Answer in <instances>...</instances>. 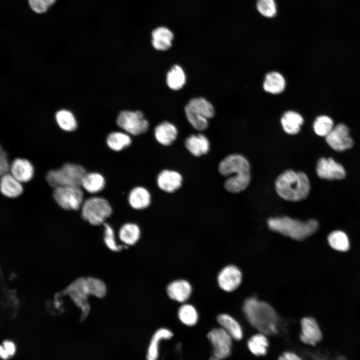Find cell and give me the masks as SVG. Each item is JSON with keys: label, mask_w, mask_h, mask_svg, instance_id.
<instances>
[{"label": "cell", "mask_w": 360, "mask_h": 360, "mask_svg": "<svg viewBox=\"0 0 360 360\" xmlns=\"http://www.w3.org/2000/svg\"><path fill=\"white\" fill-rule=\"evenodd\" d=\"M243 310L250 324L258 332L268 336L278 332L279 318L269 304L250 298L245 301Z\"/></svg>", "instance_id": "1"}, {"label": "cell", "mask_w": 360, "mask_h": 360, "mask_svg": "<svg viewBox=\"0 0 360 360\" xmlns=\"http://www.w3.org/2000/svg\"><path fill=\"white\" fill-rule=\"evenodd\" d=\"M250 166L242 155L232 154L222 160L219 164L221 174L230 176L224 182L226 189L230 192H238L248 186L250 180Z\"/></svg>", "instance_id": "2"}, {"label": "cell", "mask_w": 360, "mask_h": 360, "mask_svg": "<svg viewBox=\"0 0 360 360\" xmlns=\"http://www.w3.org/2000/svg\"><path fill=\"white\" fill-rule=\"evenodd\" d=\"M276 190L282 198L292 202L300 201L308 195L310 184L307 176L302 172L287 170L276 178Z\"/></svg>", "instance_id": "3"}, {"label": "cell", "mask_w": 360, "mask_h": 360, "mask_svg": "<svg viewBox=\"0 0 360 360\" xmlns=\"http://www.w3.org/2000/svg\"><path fill=\"white\" fill-rule=\"evenodd\" d=\"M268 225L273 231L299 240L314 234L318 226L314 220L302 222L287 216L271 218L268 220Z\"/></svg>", "instance_id": "4"}, {"label": "cell", "mask_w": 360, "mask_h": 360, "mask_svg": "<svg viewBox=\"0 0 360 360\" xmlns=\"http://www.w3.org/2000/svg\"><path fill=\"white\" fill-rule=\"evenodd\" d=\"M86 173L84 168L81 166L67 163L58 169L49 171L46 175V180L54 188L61 186H80Z\"/></svg>", "instance_id": "5"}, {"label": "cell", "mask_w": 360, "mask_h": 360, "mask_svg": "<svg viewBox=\"0 0 360 360\" xmlns=\"http://www.w3.org/2000/svg\"><path fill=\"white\" fill-rule=\"evenodd\" d=\"M83 219L94 226L104 224L112 214L108 202L102 197H92L85 200L81 207Z\"/></svg>", "instance_id": "6"}, {"label": "cell", "mask_w": 360, "mask_h": 360, "mask_svg": "<svg viewBox=\"0 0 360 360\" xmlns=\"http://www.w3.org/2000/svg\"><path fill=\"white\" fill-rule=\"evenodd\" d=\"M207 338L212 348L211 356L220 360H224L230 356L234 340L222 327L210 330Z\"/></svg>", "instance_id": "7"}, {"label": "cell", "mask_w": 360, "mask_h": 360, "mask_svg": "<svg viewBox=\"0 0 360 360\" xmlns=\"http://www.w3.org/2000/svg\"><path fill=\"white\" fill-rule=\"evenodd\" d=\"M53 197L63 209L78 210L83 204L84 194L80 186H61L54 188Z\"/></svg>", "instance_id": "8"}, {"label": "cell", "mask_w": 360, "mask_h": 360, "mask_svg": "<svg viewBox=\"0 0 360 360\" xmlns=\"http://www.w3.org/2000/svg\"><path fill=\"white\" fill-rule=\"evenodd\" d=\"M118 125L130 134L137 136L146 132L148 128V122L143 113L139 110L121 112L116 120Z\"/></svg>", "instance_id": "9"}, {"label": "cell", "mask_w": 360, "mask_h": 360, "mask_svg": "<svg viewBox=\"0 0 360 360\" xmlns=\"http://www.w3.org/2000/svg\"><path fill=\"white\" fill-rule=\"evenodd\" d=\"M299 340L302 344L314 348L322 341V332L316 320L312 317H304L300 320Z\"/></svg>", "instance_id": "10"}, {"label": "cell", "mask_w": 360, "mask_h": 360, "mask_svg": "<svg viewBox=\"0 0 360 360\" xmlns=\"http://www.w3.org/2000/svg\"><path fill=\"white\" fill-rule=\"evenodd\" d=\"M328 144L334 150L344 151L352 146L353 140L350 136L348 127L343 124H339L334 126L326 136Z\"/></svg>", "instance_id": "11"}, {"label": "cell", "mask_w": 360, "mask_h": 360, "mask_svg": "<svg viewBox=\"0 0 360 360\" xmlns=\"http://www.w3.org/2000/svg\"><path fill=\"white\" fill-rule=\"evenodd\" d=\"M242 274L236 266L228 265L219 272L218 281L220 287L224 290L230 292L235 290L240 285Z\"/></svg>", "instance_id": "12"}, {"label": "cell", "mask_w": 360, "mask_h": 360, "mask_svg": "<svg viewBox=\"0 0 360 360\" xmlns=\"http://www.w3.org/2000/svg\"><path fill=\"white\" fill-rule=\"evenodd\" d=\"M316 172L320 178L330 180H340L346 176L343 166L332 158H320L317 164Z\"/></svg>", "instance_id": "13"}, {"label": "cell", "mask_w": 360, "mask_h": 360, "mask_svg": "<svg viewBox=\"0 0 360 360\" xmlns=\"http://www.w3.org/2000/svg\"><path fill=\"white\" fill-rule=\"evenodd\" d=\"M66 292L84 314L88 312L87 298L90 294L86 278L76 280L67 288Z\"/></svg>", "instance_id": "14"}, {"label": "cell", "mask_w": 360, "mask_h": 360, "mask_svg": "<svg viewBox=\"0 0 360 360\" xmlns=\"http://www.w3.org/2000/svg\"><path fill=\"white\" fill-rule=\"evenodd\" d=\"M182 181V176L179 172L169 169L160 171L156 178L158 188L168 193H172L178 190L181 187Z\"/></svg>", "instance_id": "15"}, {"label": "cell", "mask_w": 360, "mask_h": 360, "mask_svg": "<svg viewBox=\"0 0 360 360\" xmlns=\"http://www.w3.org/2000/svg\"><path fill=\"white\" fill-rule=\"evenodd\" d=\"M172 331L166 328L158 329L152 336L146 354V360H158L160 356L161 343L168 340L173 336Z\"/></svg>", "instance_id": "16"}, {"label": "cell", "mask_w": 360, "mask_h": 360, "mask_svg": "<svg viewBox=\"0 0 360 360\" xmlns=\"http://www.w3.org/2000/svg\"><path fill=\"white\" fill-rule=\"evenodd\" d=\"M10 173L22 183L30 180L34 174L32 164L25 158H18L10 164Z\"/></svg>", "instance_id": "17"}, {"label": "cell", "mask_w": 360, "mask_h": 360, "mask_svg": "<svg viewBox=\"0 0 360 360\" xmlns=\"http://www.w3.org/2000/svg\"><path fill=\"white\" fill-rule=\"evenodd\" d=\"M151 194L146 188L138 186L134 188L128 195L130 206L136 210H142L149 206L151 203Z\"/></svg>", "instance_id": "18"}, {"label": "cell", "mask_w": 360, "mask_h": 360, "mask_svg": "<svg viewBox=\"0 0 360 360\" xmlns=\"http://www.w3.org/2000/svg\"><path fill=\"white\" fill-rule=\"evenodd\" d=\"M168 296L179 302H184L188 299L192 288L190 284L184 280H178L170 283L166 288Z\"/></svg>", "instance_id": "19"}, {"label": "cell", "mask_w": 360, "mask_h": 360, "mask_svg": "<svg viewBox=\"0 0 360 360\" xmlns=\"http://www.w3.org/2000/svg\"><path fill=\"white\" fill-rule=\"evenodd\" d=\"M187 150L195 156L206 154L210 150V142L206 137L201 134H192L184 142Z\"/></svg>", "instance_id": "20"}, {"label": "cell", "mask_w": 360, "mask_h": 360, "mask_svg": "<svg viewBox=\"0 0 360 360\" xmlns=\"http://www.w3.org/2000/svg\"><path fill=\"white\" fill-rule=\"evenodd\" d=\"M178 133L176 126L168 122H164L158 125L154 131L156 141L164 146L171 144L176 140Z\"/></svg>", "instance_id": "21"}, {"label": "cell", "mask_w": 360, "mask_h": 360, "mask_svg": "<svg viewBox=\"0 0 360 360\" xmlns=\"http://www.w3.org/2000/svg\"><path fill=\"white\" fill-rule=\"evenodd\" d=\"M22 184L10 173L4 174L1 176L0 182L1 192L7 198H17L23 192V186Z\"/></svg>", "instance_id": "22"}, {"label": "cell", "mask_w": 360, "mask_h": 360, "mask_svg": "<svg viewBox=\"0 0 360 360\" xmlns=\"http://www.w3.org/2000/svg\"><path fill=\"white\" fill-rule=\"evenodd\" d=\"M266 334L258 332L252 335L246 342L249 352L256 356H265L270 346L269 340Z\"/></svg>", "instance_id": "23"}, {"label": "cell", "mask_w": 360, "mask_h": 360, "mask_svg": "<svg viewBox=\"0 0 360 360\" xmlns=\"http://www.w3.org/2000/svg\"><path fill=\"white\" fill-rule=\"evenodd\" d=\"M220 326L225 330L234 340H241L244 337V331L240 323L232 316L222 314L217 316Z\"/></svg>", "instance_id": "24"}, {"label": "cell", "mask_w": 360, "mask_h": 360, "mask_svg": "<svg viewBox=\"0 0 360 360\" xmlns=\"http://www.w3.org/2000/svg\"><path fill=\"white\" fill-rule=\"evenodd\" d=\"M152 44L158 50H166L172 45L174 34L168 28L161 26L155 28L152 32Z\"/></svg>", "instance_id": "25"}, {"label": "cell", "mask_w": 360, "mask_h": 360, "mask_svg": "<svg viewBox=\"0 0 360 360\" xmlns=\"http://www.w3.org/2000/svg\"><path fill=\"white\" fill-rule=\"evenodd\" d=\"M280 122L284 131L290 134H298L304 122L302 116L297 112L288 110L282 116Z\"/></svg>", "instance_id": "26"}, {"label": "cell", "mask_w": 360, "mask_h": 360, "mask_svg": "<svg viewBox=\"0 0 360 360\" xmlns=\"http://www.w3.org/2000/svg\"><path fill=\"white\" fill-rule=\"evenodd\" d=\"M286 86V80L283 76L278 72L268 73L263 84L265 91L272 94L282 92Z\"/></svg>", "instance_id": "27"}, {"label": "cell", "mask_w": 360, "mask_h": 360, "mask_svg": "<svg viewBox=\"0 0 360 360\" xmlns=\"http://www.w3.org/2000/svg\"><path fill=\"white\" fill-rule=\"evenodd\" d=\"M106 180L98 172L86 173L81 182V186L87 192L96 194L102 190L105 186Z\"/></svg>", "instance_id": "28"}, {"label": "cell", "mask_w": 360, "mask_h": 360, "mask_svg": "<svg viewBox=\"0 0 360 360\" xmlns=\"http://www.w3.org/2000/svg\"><path fill=\"white\" fill-rule=\"evenodd\" d=\"M186 106L198 114L207 119L212 118L214 115V109L212 104L203 98L192 99Z\"/></svg>", "instance_id": "29"}, {"label": "cell", "mask_w": 360, "mask_h": 360, "mask_svg": "<svg viewBox=\"0 0 360 360\" xmlns=\"http://www.w3.org/2000/svg\"><path fill=\"white\" fill-rule=\"evenodd\" d=\"M140 236V230L139 226L136 224L131 222L122 225L118 232L120 240L128 246L135 244L138 240Z\"/></svg>", "instance_id": "30"}, {"label": "cell", "mask_w": 360, "mask_h": 360, "mask_svg": "<svg viewBox=\"0 0 360 360\" xmlns=\"http://www.w3.org/2000/svg\"><path fill=\"white\" fill-rule=\"evenodd\" d=\"M106 141L110 149L114 152H120L131 144L132 138L127 133L114 132L108 135Z\"/></svg>", "instance_id": "31"}, {"label": "cell", "mask_w": 360, "mask_h": 360, "mask_svg": "<svg viewBox=\"0 0 360 360\" xmlns=\"http://www.w3.org/2000/svg\"><path fill=\"white\" fill-rule=\"evenodd\" d=\"M186 80L184 72L178 65L174 66L167 74V84L173 90H178L182 88L185 84Z\"/></svg>", "instance_id": "32"}, {"label": "cell", "mask_w": 360, "mask_h": 360, "mask_svg": "<svg viewBox=\"0 0 360 360\" xmlns=\"http://www.w3.org/2000/svg\"><path fill=\"white\" fill-rule=\"evenodd\" d=\"M178 317L182 324L188 326L196 324L198 318L196 309L190 304H184L179 308Z\"/></svg>", "instance_id": "33"}, {"label": "cell", "mask_w": 360, "mask_h": 360, "mask_svg": "<svg viewBox=\"0 0 360 360\" xmlns=\"http://www.w3.org/2000/svg\"><path fill=\"white\" fill-rule=\"evenodd\" d=\"M328 242L334 249L346 252L349 248V241L346 234L343 232L336 230L331 232L328 236Z\"/></svg>", "instance_id": "34"}, {"label": "cell", "mask_w": 360, "mask_h": 360, "mask_svg": "<svg viewBox=\"0 0 360 360\" xmlns=\"http://www.w3.org/2000/svg\"><path fill=\"white\" fill-rule=\"evenodd\" d=\"M56 120L59 126L67 132L74 130L77 126L74 115L69 111L61 110L56 114Z\"/></svg>", "instance_id": "35"}, {"label": "cell", "mask_w": 360, "mask_h": 360, "mask_svg": "<svg viewBox=\"0 0 360 360\" xmlns=\"http://www.w3.org/2000/svg\"><path fill=\"white\" fill-rule=\"evenodd\" d=\"M314 132L320 136H326L334 128L331 118L326 116H320L316 118L313 124Z\"/></svg>", "instance_id": "36"}, {"label": "cell", "mask_w": 360, "mask_h": 360, "mask_svg": "<svg viewBox=\"0 0 360 360\" xmlns=\"http://www.w3.org/2000/svg\"><path fill=\"white\" fill-rule=\"evenodd\" d=\"M256 8L258 12L266 18H272L277 14V6L275 0H256Z\"/></svg>", "instance_id": "37"}, {"label": "cell", "mask_w": 360, "mask_h": 360, "mask_svg": "<svg viewBox=\"0 0 360 360\" xmlns=\"http://www.w3.org/2000/svg\"><path fill=\"white\" fill-rule=\"evenodd\" d=\"M86 280L90 295L99 298L104 296L106 288L102 281L94 278H87Z\"/></svg>", "instance_id": "38"}, {"label": "cell", "mask_w": 360, "mask_h": 360, "mask_svg": "<svg viewBox=\"0 0 360 360\" xmlns=\"http://www.w3.org/2000/svg\"><path fill=\"white\" fill-rule=\"evenodd\" d=\"M104 242L107 247L112 251L118 252L124 246H119L117 244L114 232L112 227L108 224L104 223Z\"/></svg>", "instance_id": "39"}, {"label": "cell", "mask_w": 360, "mask_h": 360, "mask_svg": "<svg viewBox=\"0 0 360 360\" xmlns=\"http://www.w3.org/2000/svg\"><path fill=\"white\" fill-rule=\"evenodd\" d=\"M56 0H28L30 8L37 14L45 12L53 5Z\"/></svg>", "instance_id": "40"}, {"label": "cell", "mask_w": 360, "mask_h": 360, "mask_svg": "<svg viewBox=\"0 0 360 360\" xmlns=\"http://www.w3.org/2000/svg\"><path fill=\"white\" fill-rule=\"evenodd\" d=\"M278 360H305L304 358L298 352L293 350H288L284 351L279 355Z\"/></svg>", "instance_id": "41"}, {"label": "cell", "mask_w": 360, "mask_h": 360, "mask_svg": "<svg viewBox=\"0 0 360 360\" xmlns=\"http://www.w3.org/2000/svg\"><path fill=\"white\" fill-rule=\"evenodd\" d=\"M10 166L6 152L1 149L0 153V172L1 176L8 172L10 170Z\"/></svg>", "instance_id": "42"}, {"label": "cell", "mask_w": 360, "mask_h": 360, "mask_svg": "<svg viewBox=\"0 0 360 360\" xmlns=\"http://www.w3.org/2000/svg\"><path fill=\"white\" fill-rule=\"evenodd\" d=\"M10 357L13 356L16 352V346L14 343L10 340H5L1 346Z\"/></svg>", "instance_id": "43"}, {"label": "cell", "mask_w": 360, "mask_h": 360, "mask_svg": "<svg viewBox=\"0 0 360 360\" xmlns=\"http://www.w3.org/2000/svg\"><path fill=\"white\" fill-rule=\"evenodd\" d=\"M0 354L1 358L4 360H6L10 358L8 354L6 352L2 346L0 347Z\"/></svg>", "instance_id": "44"}, {"label": "cell", "mask_w": 360, "mask_h": 360, "mask_svg": "<svg viewBox=\"0 0 360 360\" xmlns=\"http://www.w3.org/2000/svg\"><path fill=\"white\" fill-rule=\"evenodd\" d=\"M208 360H218V358H215V357L211 356L209 358Z\"/></svg>", "instance_id": "45"}]
</instances>
